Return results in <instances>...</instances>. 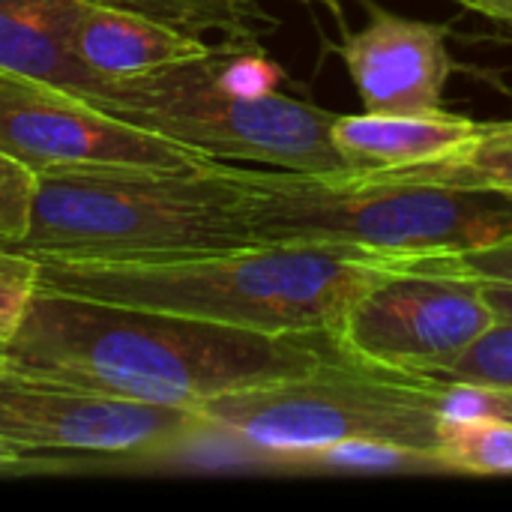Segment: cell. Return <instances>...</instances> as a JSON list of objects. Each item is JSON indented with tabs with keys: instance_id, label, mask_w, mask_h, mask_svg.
<instances>
[{
	"instance_id": "obj_15",
	"label": "cell",
	"mask_w": 512,
	"mask_h": 512,
	"mask_svg": "<svg viewBox=\"0 0 512 512\" xmlns=\"http://www.w3.org/2000/svg\"><path fill=\"white\" fill-rule=\"evenodd\" d=\"M381 174H399L411 180L474 189V192H495L512 198V123H480L474 138L462 144L456 153L408 171H381Z\"/></svg>"
},
{
	"instance_id": "obj_2",
	"label": "cell",
	"mask_w": 512,
	"mask_h": 512,
	"mask_svg": "<svg viewBox=\"0 0 512 512\" xmlns=\"http://www.w3.org/2000/svg\"><path fill=\"white\" fill-rule=\"evenodd\" d=\"M417 261L324 243L162 261L39 258V288L270 336H330L357 297Z\"/></svg>"
},
{
	"instance_id": "obj_21",
	"label": "cell",
	"mask_w": 512,
	"mask_h": 512,
	"mask_svg": "<svg viewBox=\"0 0 512 512\" xmlns=\"http://www.w3.org/2000/svg\"><path fill=\"white\" fill-rule=\"evenodd\" d=\"M453 267L483 276V279H501V282H512V237L498 243V246H486V249H474L465 255H453L447 258Z\"/></svg>"
},
{
	"instance_id": "obj_24",
	"label": "cell",
	"mask_w": 512,
	"mask_h": 512,
	"mask_svg": "<svg viewBox=\"0 0 512 512\" xmlns=\"http://www.w3.org/2000/svg\"><path fill=\"white\" fill-rule=\"evenodd\" d=\"M30 459H33V456L21 453V450H15V447H6V444L0 441V471L18 468V465H27Z\"/></svg>"
},
{
	"instance_id": "obj_14",
	"label": "cell",
	"mask_w": 512,
	"mask_h": 512,
	"mask_svg": "<svg viewBox=\"0 0 512 512\" xmlns=\"http://www.w3.org/2000/svg\"><path fill=\"white\" fill-rule=\"evenodd\" d=\"M123 12H135L171 30L204 39L219 33L222 39H261L279 27V18L261 9L258 0H87Z\"/></svg>"
},
{
	"instance_id": "obj_19",
	"label": "cell",
	"mask_w": 512,
	"mask_h": 512,
	"mask_svg": "<svg viewBox=\"0 0 512 512\" xmlns=\"http://www.w3.org/2000/svg\"><path fill=\"white\" fill-rule=\"evenodd\" d=\"M39 291V258L0 243V342L6 345L21 327L33 294Z\"/></svg>"
},
{
	"instance_id": "obj_5",
	"label": "cell",
	"mask_w": 512,
	"mask_h": 512,
	"mask_svg": "<svg viewBox=\"0 0 512 512\" xmlns=\"http://www.w3.org/2000/svg\"><path fill=\"white\" fill-rule=\"evenodd\" d=\"M258 246L324 243L399 258H453L512 237V198L381 171L303 174L240 165Z\"/></svg>"
},
{
	"instance_id": "obj_20",
	"label": "cell",
	"mask_w": 512,
	"mask_h": 512,
	"mask_svg": "<svg viewBox=\"0 0 512 512\" xmlns=\"http://www.w3.org/2000/svg\"><path fill=\"white\" fill-rule=\"evenodd\" d=\"M312 462L327 465V468H378V471H390V468H405V465H429L426 459L399 450V447H387V444H339L330 447L324 453H318Z\"/></svg>"
},
{
	"instance_id": "obj_7",
	"label": "cell",
	"mask_w": 512,
	"mask_h": 512,
	"mask_svg": "<svg viewBox=\"0 0 512 512\" xmlns=\"http://www.w3.org/2000/svg\"><path fill=\"white\" fill-rule=\"evenodd\" d=\"M495 324L480 276L423 258L357 297L330 339L345 360L435 378Z\"/></svg>"
},
{
	"instance_id": "obj_6",
	"label": "cell",
	"mask_w": 512,
	"mask_h": 512,
	"mask_svg": "<svg viewBox=\"0 0 512 512\" xmlns=\"http://www.w3.org/2000/svg\"><path fill=\"white\" fill-rule=\"evenodd\" d=\"M198 417L261 456L312 462L339 444H387L438 468L447 387L354 360H330L282 378L201 402Z\"/></svg>"
},
{
	"instance_id": "obj_4",
	"label": "cell",
	"mask_w": 512,
	"mask_h": 512,
	"mask_svg": "<svg viewBox=\"0 0 512 512\" xmlns=\"http://www.w3.org/2000/svg\"><path fill=\"white\" fill-rule=\"evenodd\" d=\"M258 246L240 162L42 171L15 249L72 261H162Z\"/></svg>"
},
{
	"instance_id": "obj_23",
	"label": "cell",
	"mask_w": 512,
	"mask_h": 512,
	"mask_svg": "<svg viewBox=\"0 0 512 512\" xmlns=\"http://www.w3.org/2000/svg\"><path fill=\"white\" fill-rule=\"evenodd\" d=\"M456 3H462L465 9L480 12V15H486V18H495V21L512 24V0H456Z\"/></svg>"
},
{
	"instance_id": "obj_25",
	"label": "cell",
	"mask_w": 512,
	"mask_h": 512,
	"mask_svg": "<svg viewBox=\"0 0 512 512\" xmlns=\"http://www.w3.org/2000/svg\"><path fill=\"white\" fill-rule=\"evenodd\" d=\"M300 3H324V6H330V9H333V12L339 15V12H342V3H345V0H300ZM357 3H363L366 9L372 6V0H357Z\"/></svg>"
},
{
	"instance_id": "obj_10",
	"label": "cell",
	"mask_w": 512,
	"mask_h": 512,
	"mask_svg": "<svg viewBox=\"0 0 512 512\" xmlns=\"http://www.w3.org/2000/svg\"><path fill=\"white\" fill-rule=\"evenodd\" d=\"M447 36L444 24L402 18L372 3L366 27L339 45L363 108L372 114L444 111V87L453 72Z\"/></svg>"
},
{
	"instance_id": "obj_8",
	"label": "cell",
	"mask_w": 512,
	"mask_h": 512,
	"mask_svg": "<svg viewBox=\"0 0 512 512\" xmlns=\"http://www.w3.org/2000/svg\"><path fill=\"white\" fill-rule=\"evenodd\" d=\"M207 432L192 408L114 399L9 369L0 372V441L27 456H150Z\"/></svg>"
},
{
	"instance_id": "obj_3",
	"label": "cell",
	"mask_w": 512,
	"mask_h": 512,
	"mask_svg": "<svg viewBox=\"0 0 512 512\" xmlns=\"http://www.w3.org/2000/svg\"><path fill=\"white\" fill-rule=\"evenodd\" d=\"M279 81L285 72L261 39H219L195 60L72 93L222 162L303 174L348 171L330 138L339 114L279 93Z\"/></svg>"
},
{
	"instance_id": "obj_11",
	"label": "cell",
	"mask_w": 512,
	"mask_h": 512,
	"mask_svg": "<svg viewBox=\"0 0 512 512\" xmlns=\"http://www.w3.org/2000/svg\"><path fill=\"white\" fill-rule=\"evenodd\" d=\"M480 123L462 114H339L330 138L348 171H408L456 153Z\"/></svg>"
},
{
	"instance_id": "obj_16",
	"label": "cell",
	"mask_w": 512,
	"mask_h": 512,
	"mask_svg": "<svg viewBox=\"0 0 512 512\" xmlns=\"http://www.w3.org/2000/svg\"><path fill=\"white\" fill-rule=\"evenodd\" d=\"M438 468L477 477L512 474V420L498 414H450L441 426Z\"/></svg>"
},
{
	"instance_id": "obj_26",
	"label": "cell",
	"mask_w": 512,
	"mask_h": 512,
	"mask_svg": "<svg viewBox=\"0 0 512 512\" xmlns=\"http://www.w3.org/2000/svg\"><path fill=\"white\" fill-rule=\"evenodd\" d=\"M9 366H6V345L0 342V372H6Z\"/></svg>"
},
{
	"instance_id": "obj_22",
	"label": "cell",
	"mask_w": 512,
	"mask_h": 512,
	"mask_svg": "<svg viewBox=\"0 0 512 512\" xmlns=\"http://www.w3.org/2000/svg\"><path fill=\"white\" fill-rule=\"evenodd\" d=\"M483 279V276H480ZM486 297L492 303V309L498 312V318L512 321V282H501V279H483Z\"/></svg>"
},
{
	"instance_id": "obj_12",
	"label": "cell",
	"mask_w": 512,
	"mask_h": 512,
	"mask_svg": "<svg viewBox=\"0 0 512 512\" xmlns=\"http://www.w3.org/2000/svg\"><path fill=\"white\" fill-rule=\"evenodd\" d=\"M72 48L99 78H129L195 60L210 51V42L135 12L84 0L72 30Z\"/></svg>"
},
{
	"instance_id": "obj_1",
	"label": "cell",
	"mask_w": 512,
	"mask_h": 512,
	"mask_svg": "<svg viewBox=\"0 0 512 512\" xmlns=\"http://www.w3.org/2000/svg\"><path fill=\"white\" fill-rule=\"evenodd\" d=\"M327 333L270 336L39 288L6 342L9 372L168 408L306 375L339 360Z\"/></svg>"
},
{
	"instance_id": "obj_17",
	"label": "cell",
	"mask_w": 512,
	"mask_h": 512,
	"mask_svg": "<svg viewBox=\"0 0 512 512\" xmlns=\"http://www.w3.org/2000/svg\"><path fill=\"white\" fill-rule=\"evenodd\" d=\"M432 381L512 393V321L498 318L492 330H486L453 366L438 372Z\"/></svg>"
},
{
	"instance_id": "obj_9",
	"label": "cell",
	"mask_w": 512,
	"mask_h": 512,
	"mask_svg": "<svg viewBox=\"0 0 512 512\" xmlns=\"http://www.w3.org/2000/svg\"><path fill=\"white\" fill-rule=\"evenodd\" d=\"M0 150L36 174L63 168H195L213 162V156L120 120L66 87L12 72H0Z\"/></svg>"
},
{
	"instance_id": "obj_13",
	"label": "cell",
	"mask_w": 512,
	"mask_h": 512,
	"mask_svg": "<svg viewBox=\"0 0 512 512\" xmlns=\"http://www.w3.org/2000/svg\"><path fill=\"white\" fill-rule=\"evenodd\" d=\"M84 0H0V72L90 90L99 78L72 48Z\"/></svg>"
},
{
	"instance_id": "obj_18",
	"label": "cell",
	"mask_w": 512,
	"mask_h": 512,
	"mask_svg": "<svg viewBox=\"0 0 512 512\" xmlns=\"http://www.w3.org/2000/svg\"><path fill=\"white\" fill-rule=\"evenodd\" d=\"M36 192L39 174L12 153L0 150V243L15 246L27 237Z\"/></svg>"
}]
</instances>
